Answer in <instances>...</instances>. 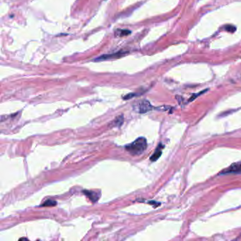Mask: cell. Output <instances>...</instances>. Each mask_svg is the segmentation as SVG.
<instances>
[{
  "label": "cell",
  "instance_id": "obj_1",
  "mask_svg": "<svg viewBox=\"0 0 241 241\" xmlns=\"http://www.w3.org/2000/svg\"><path fill=\"white\" fill-rule=\"evenodd\" d=\"M147 148V141L144 137H139L125 147L126 150L132 155L137 156L143 153Z\"/></svg>",
  "mask_w": 241,
  "mask_h": 241
},
{
  "label": "cell",
  "instance_id": "obj_2",
  "mask_svg": "<svg viewBox=\"0 0 241 241\" xmlns=\"http://www.w3.org/2000/svg\"><path fill=\"white\" fill-rule=\"evenodd\" d=\"M241 173V162L235 163L232 164L230 167L222 172V174L226 173Z\"/></svg>",
  "mask_w": 241,
  "mask_h": 241
},
{
  "label": "cell",
  "instance_id": "obj_3",
  "mask_svg": "<svg viewBox=\"0 0 241 241\" xmlns=\"http://www.w3.org/2000/svg\"><path fill=\"white\" fill-rule=\"evenodd\" d=\"M125 55H126V52H122V51H120L119 52L114 53V54L104 55H101V56L98 57V58H96L95 60V61H101V60L113 59V58H119L120 57Z\"/></svg>",
  "mask_w": 241,
  "mask_h": 241
},
{
  "label": "cell",
  "instance_id": "obj_4",
  "mask_svg": "<svg viewBox=\"0 0 241 241\" xmlns=\"http://www.w3.org/2000/svg\"><path fill=\"white\" fill-rule=\"evenodd\" d=\"M139 108V112L140 113H144L148 112L152 109V106L148 100H143L141 102H140L138 105Z\"/></svg>",
  "mask_w": 241,
  "mask_h": 241
},
{
  "label": "cell",
  "instance_id": "obj_5",
  "mask_svg": "<svg viewBox=\"0 0 241 241\" xmlns=\"http://www.w3.org/2000/svg\"><path fill=\"white\" fill-rule=\"evenodd\" d=\"M162 148L163 146L162 144H159V146H158V147L156 149L155 152L153 153V155L151 156L150 158V160L151 161H157L158 159L160 158L161 156V153H162Z\"/></svg>",
  "mask_w": 241,
  "mask_h": 241
},
{
  "label": "cell",
  "instance_id": "obj_6",
  "mask_svg": "<svg viewBox=\"0 0 241 241\" xmlns=\"http://www.w3.org/2000/svg\"><path fill=\"white\" fill-rule=\"evenodd\" d=\"M84 194H86V196L90 198V199H91V201H93V202H96L97 200L98 199L99 197L98 196V194H97L96 192H88V191H85Z\"/></svg>",
  "mask_w": 241,
  "mask_h": 241
},
{
  "label": "cell",
  "instance_id": "obj_7",
  "mask_svg": "<svg viewBox=\"0 0 241 241\" xmlns=\"http://www.w3.org/2000/svg\"><path fill=\"white\" fill-rule=\"evenodd\" d=\"M122 122H123V117H122V115L118 116V118L113 121V125L117 126V127H120V126L122 125Z\"/></svg>",
  "mask_w": 241,
  "mask_h": 241
},
{
  "label": "cell",
  "instance_id": "obj_8",
  "mask_svg": "<svg viewBox=\"0 0 241 241\" xmlns=\"http://www.w3.org/2000/svg\"><path fill=\"white\" fill-rule=\"evenodd\" d=\"M131 31H128V30H121L118 29V31L115 32V34L118 35L119 36H125V35H128L130 34Z\"/></svg>",
  "mask_w": 241,
  "mask_h": 241
},
{
  "label": "cell",
  "instance_id": "obj_9",
  "mask_svg": "<svg viewBox=\"0 0 241 241\" xmlns=\"http://www.w3.org/2000/svg\"><path fill=\"white\" fill-rule=\"evenodd\" d=\"M57 204L56 202L54 201V200H47L43 204H42V207H54Z\"/></svg>",
  "mask_w": 241,
  "mask_h": 241
},
{
  "label": "cell",
  "instance_id": "obj_10",
  "mask_svg": "<svg viewBox=\"0 0 241 241\" xmlns=\"http://www.w3.org/2000/svg\"><path fill=\"white\" fill-rule=\"evenodd\" d=\"M225 30L228 32H231V33H233V32L235 31V27L231 26V25H229V26H225Z\"/></svg>",
  "mask_w": 241,
  "mask_h": 241
}]
</instances>
